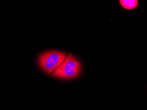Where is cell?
<instances>
[{
    "label": "cell",
    "instance_id": "obj_1",
    "mask_svg": "<svg viewBox=\"0 0 147 110\" xmlns=\"http://www.w3.org/2000/svg\"><path fill=\"white\" fill-rule=\"evenodd\" d=\"M80 71V61L74 56L70 54L67 55L63 63L52 73L51 76L60 79L70 80L78 76Z\"/></svg>",
    "mask_w": 147,
    "mask_h": 110
},
{
    "label": "cell",
    "instance_id": "obj_2",
    "mask_svg": "<svg viewBox=\"0 0 147 110\" xmlns=\"http://www.w3.org/2000/svg\"><path fill=\"white\" fill-rule=\"evenodd\" d=\"M67 55L59 51H45L38 57V63L44 72L50 75L53 73L65 60Z\"/></svg>",
    "mask_w": 147,
    "mask_h": 110
},
{
    "label": "cell",
    "instance_id": "obj_3",
    "mask_svg": "<svg viewBox=\"0 0 147 110\" xmlns=\"http://www.w3.org/2000/svg\"><path fill=\"white\" fill-rule=\"evenodd\" d=\"M119 2L121 5L127 9H135L137 7L138 4H139V1H137V0H121Z\"/></svg>",
    "mask_w": 147,
    "mask_h": 110
}]
</instances>
